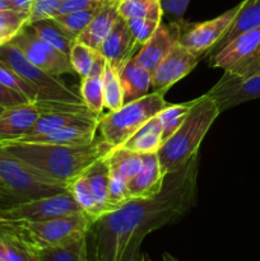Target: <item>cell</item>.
<instances>
[{"mask_svg":"<svg viewBox=\"0 0 260 261\" xmlns=\"http://www.w3.org/2000/svg\"><path fill=\"white\" fill-rule=\"evenodd\" d=\"M199 154L167 173L162 190L153 198L132 199L121 208L99 217L89 229L91 261H119L133 239H145L155 229L183 218L196 203Z\"/></svg>","mask_w":260,"mask_h":261,"instance_id":"6da1fadb","label":"cell"},{"mask_svg":"<svg viewBox=\"0 0 260 261\" xmlns=\"http://www.w3.org/2000/svg\"><path fill=\"white\" fill-rule=\"evenodd\" d=\"M0 148L35 170L65 184L114 149L102 138L87 145H54L10 140L0 142Z\"/></svg>","mask_w":260,"mask_h":261,"instance_id":"7a4b0ae2","label":"cell"},{"mask_svg":"<svg viewBox=\"0 0 260 261\" xmlns=\"http://www.w3.org/2000/svg\"><path fill=\"white\" fill-rule=\"evenodd\" d=\"M219 114L218 106L206 93L194 99L183 124L158 150L165 175L180 170L194 155L199 154V147Z\"/></svg>","mask_w":260,"mask_h":261,"instance_id":"3957f363","label":"cell"},{"mask_svg":"<svg viewBox=\"0 0 260 261\" xmlns=\"http://www.w3.org/2000/svg\"><path fill=\"white\" fill-rule=\"evenodd\" d=\"M93 223L87 213L75 212L41 222L0 221V232L37 254L40 250L63 246L88 236Z\"/></svg>","mask_w":260,"mask_h":261,"instance_id":"277c9868","label":"cell"},{"mask_svg":"<svg viewBox=\"0 0 260 261\" xmlns=\"http://www.w3.org/2000/svg\"><path fill=\"white\" fill-rule=\"evenodd\" d=\"M167 105L165 94L157 92H149L142 98L124 103L116 111L99 117L101 138L112 148L120 147Z\"/></svg>","mask_w":260,"mask_h":261,"instance_id":"5b68a950","label":"cell"},{"mask_svg":"<svg viewBox=\"0 0 260 261\" xmlns=\"http://www.w3.org/2000/svg\"><path fill=\"white\" fill-rule=\"evenodd\" d=\"M0 181L15 203L68 191V184L46 176L0 148Z\"/></svg>","mask_w":260,"mask_h":261,"instance_id":"8992f818","label":"cell"},{"mask_svg":"<svg viewBox=\"0 0 260 261\" xmlns=\"http://www.w3.org/2000/svg\"><path fill=\"white\" fill-rule=\"evenodd\" d=\"M0 60L12 66L19 75L32 83L40 92V103L81 105L82 97L68 88L58 76L37 68L23 56L13 43L0 46Z\"/></svg>","mask_w":260,"mask_h":261,"instance_id":"52a82bcc","label":"cell"},{"mask_svg":"<svg viewBox=\"0 0 260 261\" xmlns=\"http://www.w3.org/2000/svg\"><path fill=\"white\" fill-rule=\"evenodd\" d=\"M211 66L221 68L232 78H246L260 73V27L235 37L211 55Z\"/></svg>","mask_w":260,"mask_h":261,"instance_id":"ba28073f","label":"cell"},{"mask_svg":"<svg viewBox=\"0 0 260 261\" xmlns=\"http://www.w3.org/2000/svg\"><path fill=\"white\" fill-rule=\"evenodd\" d=\"M75 212L83 211L68 190L53 196L0 206V221L41 222L75 213Z\"/></svg>","mask_w":260,"mask_h":261,"instance_id":"9c48e42d","label":"cell"},{"mask_svg":"<svg viewBox=\"0 0 260 261\" xmlns=\"http://www.w3.org/2000/svg\"><path fill=\"white\" fill-rule=\"evenodd\" d=\"M53 110L61 111H91L84 103L81 105H48L40 102H25L8 107L0 114V142L18 140L25 137L41 114Z\"/></svg>","mask_w":260,"mask_h":261,"instance_id":"30bf717a","label":"cell"},{"mask_svg":"<svg viewBox=\"0 0 260 261\" xmlns=\"http://www.w3.org/2000/svg\"><path fill=\"white\" fill-rule=\"evenodd\" d=\"M10 43H13L30 63L51 75L59 76L73 71L69 56L36 35L30 25L23 28Z\"/></svg>","mask_w":260,"mask_h":261,"instance_id":"8fae6325","label":"cell"},{"mask_svg":"<svg viewBox=\"0 0 260 261\" xmlns=\"http://www.w3.org/2000/svg\"><path fill=\"white\" fill-rule=\"evenodd\" d=\"M241 7L242 2L211 20L194 23V24L188 23L180 40H178V43L190 50L191 53L201 55L203 58L209 56L214 46L219 42V40L231 27L232 22L236 18Z\"/></svg>","mask_w":260,"mask_h":261,"instance_id":"7c38bea8","label":"cell"},{"mask_svg":"<svg viewBox=\"0 0 260 261\" xmlns=\"http://www.w3.org/2000/svg\"><path fill=\"white\" fill-rule=\"evenodd\" d=\"M203 56L176 43L152 74L153 92L165 94L173 84L193 71Z\"/></svg>","mask_w":260,"mask_h":261,"instance_id":"4fadbf2b","label":"cell"},{"mask_svg":"<svg viewBox=\"0 0 260 261\" xmlns=\"http://www.w3.org/2000/svg\"><path fill=\"white\" fill-rule=\"evenodd\" d=\"M206 94L216 102L221 112L257 99L260 98V73L240 79L223 74Z\"/></svg>","mask_w":260,"mask_h":261,"instance_id":"5bb4252c","label":"cell"},{"mask_svg":"<svg viewBox=\"0 0 260 261\" xmlns=\"http://www.w3.org/2000/svg\"><path fill=\"white\" fill-rule=\"evenodd\" d=\"M186 25L188 23L184 19L173 20L167 24L161 23L152 37L139 48V51L133 56V59L139 65L147 69L150 74H153L161 61L170 53L171 48L178 42Z\"/></svg>","mask_w":260,"mask_h":261,"instance_id":"9a60e30c","label":"cell"},{"mask_svg":"<svg viewBox=\"0 0 260 261\" xmlns=\"http://www.w3.org/2000/svg\"><path fill=\"white\" fill-rule=\"evenodd\" d=\"M98 53L106 59L107 63L119 73L127 61L138 53V47L134 42L132 33L127 28L126 20L119 17L114 27L105 37Z\"/></svg>","mask_w":260,"mask_h":261,"instance_id":"2e32d148","label":"cell"},{"mask_svg":"<svg viewBox=\"0 0 260 261\" xmlns=\"http://www.w3.org/2000/svg\"><path fill=\"white\" fill-rule=\"evenodd\" d=\"M165 177L158 153L143 154L142 168L132 180L127 181L130 196L133 199H148L158 195L162 190Z\"/></svg>","mask_w":260,"mask_h":261,"instance_id":"e0dca14e","label":"cell"},{"mask_svg":"<svg viewBox=\"0 0 260 261\" xmlns=\"http://www.w3.org/2000/svg\"><path fill=\"white\" fill-rule=\"evenodd\" d=\"M97 130H98V124L74 125V126L41 133V134L25 135L18 140L54 145H87L96 139Z\"/></svg>","mask_w":260,"mask_h":261,"instance_id":"ac0fdd59","label":"cell"},{"mask_svg":"<svg viewBox=\"0 0 260 261\" xmlns=\"http://www.w3.org/2000/svg\"><path fill=\"white\" fill-rule=\"evenodd\" d=\"M101 115H96L92 111H53L43 112L40 115L36 124L27 135L41 134L51 130L63 129L74 125H93L98 124Z\"/></svg>","mask_w":260,"mask_h":261,"instance_id":"d6986e66","label":"cell"},{"mask_svg":"<svg viewBox=\"0 0 260 261\" xmlns=\"http://www.w3.org/2000/svg\"><path fill=\"white\" fill-rule=\"evenodd\" d=\"M119 17L117 3H103L102 7L97 10L88 27L79 35L76 41L93 48L94 51H98L105 37L109 35Z\"/></svg>","mask_w":260,"mask_h":261,"instance_id":"ffe728a7","label":"cell"},{"mask_svg":"<svg viewBox=\"0 0 260 261\" xmlns=\"http://www.w3.org/2000/svg\"><path fill=\"white\" fill-rule=\"evenodd\" d=\"M119 78L124 91V103L147 96L152 87V74L133 58L119 71Z\"/></svg>","mask_w":260,"mask_h":261,"instance_id":"44dd1931","label":"cell"},{"mask_svg":"<svg viewBox=\"0 0 260 261\" xmlns=\"http://www.w3.org/2000/svg\"><path fill=\"white\" fill-rule=\"evenodd\" d=\"M256 27H260V0H244L241 9L237 13L231 27L219 40V42L214 46L209 55L221 50L241 33Z\"/></svg>","mask_w":260,"mask_h":261,"instance_id":"7402d4cb","label":"cell"},{"mask_svg":"<svg viewBox=\"0 0 260 261\" xmlns=\"http://www.w3.org/2000/svg\"><path fill=\"white\" fill-rule=\"evenodd\" d=\"M84 175L88 178L89 185L93 191L96 199L98 218L107 213H111V206L109 203V182H110V167L107 165L106 158L96 161L93 165L89 166ZM97 221V219H96Z\"/></svg>","mask_w":260,"mask_h":261,"instance_id":"603a6c76","label":"cell"},{"mask_svg":"<svg viewBox=\"0 0 260 261\" xmlns=\"http://www.w3.org/2000/svg\"><path fill=\"white\" fill-rule=\"evenodd\" d=\"M162 144V127L157 117L154 116L120 147H124L139 154H148V153H158Z\"/></svg>","mask_w":260,"mask_h":261,"instance_id":"cb8c5ba5","label":"cell"},{"mask_svg":"<svg viewBox=\"0 0 260 261\" xmlns=\"http://www.w3.org/2000/svg\"><path fill=\"white\" fill-rule=\"evenodd\" d=\"M105 158L110 171L119 175L125 181L132 180L143 166V154L133 152L124 147L114 148Z\"/></svg>","mask_w":260,"mask_h":261,"instance_id":"d4e9b609","label":"cell"},{"mask_svg":"<svg viewBox=\"0 0 260 261\" xmlns=\"http://www.w3.org/2000/svg\"><path fill=\"white\" fill-rule=\"evenodd\" d=\"M37 261H91L88 236H83L70 244L37 251Z\"/></svg>","mask_w":260,"mask_h":261,"instance_id":"484cf974","label":"cell"},{"mask_svg":"<svg viewBox=\"0 0 260 261\" xmlns=\"http://www.w3.org/2000/svg\"><path fill=\"white\" fill-rule=\"evenodd\" d=\"M30 27L42 40H45L46 42H48L51 46H54V47L58 48L59 51H61V53L68 56L70 54L74 42L76 41L69 35H66L53 18L37 20V22L30 24Z\"/></svg>","mask_w":260,"mask_h":261,"instance_id":"4316f807","label":"cell"},{"mask_svg":"<svg viewBox=\"0 0 260 261\" xmlns=\"http://www.w3.org/2000/svg\"><path fill=\"white\" fill-rule=\"evenodd\" d=\"M117 12L124 19L134 18H152L162 20V5L152 0H120L117 3Z\"/></svg>","mask_w":260,"mask_h":261,"instance_id":"83f0119b","label":"cell"},{"mask_svg":"<svg viewBox=\"0 0 260 261\" xmlns=\"http://www.w3.org/2000/svg\"><path fill=\"white\" fill-rule=\"evenodd\" d=\"M68 190L84 213L88 214L93 221L98 219L96 199H94L93 191H92L88 178L86 177L84 172L69 181Z\"/></svg>","mask_w":260,"mask_h":261,"instance_id":"f1b7e54d","label":"cell"},{"mask_svg":"<svg viewBox=\"0 0 260 261\" xmlns=\"http://www.w3.org/2000/svg\"><path fill=\"white\" fill-rule=\"evenodd\" d=\"M193 103L194 99L177 105L168 103L162 111H160L155 115V117H157L158 121H160L161 127H162L163 142H166L171 135L175 134L176 130L180 127V125L183 124V121L185 120L188 112L190 111Z\"/></svg>","mask_w":260,"mask_h":261,"instance_id":"f546056e","label":"cell"},{"mask_svg":"<svg viewBox=\"0 0 260 261\" xmlns=\"http://www.w3.org/2000/svg\"><path fill=\"white\" fill-rule=\"evenodd\" d=\"M79 92L84 105L96 115H101L105 109L103 75H88L82 78Z\"/></svg>","mask_w":260,"mask_h":261,"instance_id":"4dcf8cb0","label":"cell"},{"mask_svg":"<svg viewBox=\"0 0 260 261\" xmlns=\"http://www.w3.org/2000/svg\"><path fill=\"white\" fill-rule=\"evenodd\" d=\"M0 83L18 92L30 102H40V92L32 83L23 78L12 66L0 60Z\"/></svg>","mask_w":260,"mask_h":261,"instance_id":"1f68e13d","label":"cell"},{"mask_svg":"<svg viewBox=\"0 0 260 261\" xmlns=\"http://www.w3.org/2000/svg\"><path fill=\"white\" fill-rule=\"evenodd\" d=\"M99 8L66 13V14L56 15L53 19L60 25V28L66 33V35H69L71 38L76 40V38L79 37V35L88 27V24L91 23V20L93 19V17L96 15L97 10H98Z\"/></svg>","mask_w":260,"mask_h":261,"instance_id":"d6a6232c","label":"cell"},{"mask_svg":"<svg viewBox=\"0 0 260 261\" xmlns=\"http://www.w3.org/2000/svg\"><path fill=\"white\" fill-rule=\"evenodd\" d=\"M28 13L14 9L0 10V46L12 42L13 38L28 25Z\"/></svg>","mask_w":260,"mask_h":261,"instance_id":"836d02e7","label":"cell"},{"mask_svg":"<svg viewBox=\"0 0 260 261\" xmlns=\"http://www.w3.org/2000/svg\"><path fill=\"white\" fill-rule=\"evenodd\" d=\"M103 94L105 107L109 111H116L124 105V91L119 73L109 63H106L103 71Z\"/></svg>","mask_w":260,"mask_h":261,"instance_id":"e575fe53","label":"cell"},{"mask_svg":"<svg viewBox=\"0 0 260 261\" xmlns=\"http://www.w3.org/2000/svg\"><path fill=\"white\" fill-rule=\"evenodd\" d=\"M97 54L98 51H94L93 48L88 47L84 43L75 41L69 54V60H70L73 71H75L82 78L88 76L91 74Z\"/></svg>","mask_w":260,"mask_h":261,"instance_id":"d590c367","label":"cell"},{"mask_svg":"<svg viewBox=\"0 0 260 261\" xmlns=\"http://www.w3.org/2000/svg\"><path fill=\"white\" fill-rule=\"evenodd\" d=\"M125 20H126L127 28H129L130 33H132L133 38H134L138 51L152 37V35L155 32L158 25L162 23V20L152 19V18H134V19Z\"/></svg>","mask_w":260,"mask_h":261,"instance_id":"8d00e7d4","label":"cell"},{"mask_svg":"<svg viewBox=\"0 0 260 261\" xmlns=\"http://www.w3.org/2000/svg\"><path fill=\"white\" fill-rule=\"evenodd\" d=\"M129 189H127V181L120 177L116 173L110 171V182H109V203L111 211L121 208L122 205L132 200Z\"/></svg>","mask_w":260,"mask_h":261,"instance_id":"74e56055","label":"cell"},{"mask_svg":"<svg viewBox=\"0 0 260 261\" xmlns=\"http://www.w3.org/2000/svg\"><path fill=\"white\" fill-rule=\"evenodd\" d=\"M65 0H36L31 8L28 25L41 19L54 18Z\"/></svg>","mask_w":260,"mask_h":261,"instance_id":"f35d334b","label":"cell"},{"mask_svg":"<svg viewBox=\"0 0 260 261\" xmlns=\"http://www.w3.org/2000/svg\"><path fill=\"white\" fill-rule=\"evenodd\" d=\"M103 0H65L59 8L56 15L66 14V13L79 12V10H87V9H94V8H99L103 4ZM55 15V17H56Z\"/></svg>","mask_w":260,"mask_h":261,"instance_id":"ab89813d","label":"cell"},{"mask_svg":"<svg viewBox=\"0 0 260 261\" xmlns=\"http://www.w3.org/2000/svg\"><path fill=\"white\" fill-rule=\"evenodd\" d=\"M190 0H161L163 14H168L176 20H183Z\"/></svg>","mask_w":260,"mask_h":261,"instance_id":"60d3db41","label":"cell"},{"mask_svg":"<svg viewBox=\"0 0 260 261\" xmlns=\"http://www.w3.org/2000/svg\"><path fill=\"white\" fill-rule=\"evenodd\" d=\"M25 102L30 101L24 96L0 83V106L8 109V107L17 106V105L25 103Z\"/></svg>","mask_w":260,"mask_h":261,"instance_id":"b9f144b4","label":"cell"},{"mask_svg":"<svg viewBox=\"0 0 260 261\" xmlns=\"http://www.w3.org/2000/svg\"><path fill=\"white\" fill-rule=\"evenodd\" d=\"M142 242L143 239H139V237L133 239L124 250L119 261H143V252L140 250Z\"/></svg>","mask_w":260,"mask_h":261,"instance_id":"7bdbcfd3","label":"cell"},{"mask_svg":"<svg viewBox=\"0 0 260 261\" xmlns=\"http://www.w3.org/2000/svg\"><path fill=\"white\" fill-rule=\"evenodd\" d=\"M10 4V8L14 10H18V12L28 13L30 14L31 8H32L33 3L36 0H8Z\"/></svg>","mask_w":260,"mask_h":261,"instance_id":"ee69618b","label":"cell"},{"mask_svg":"<svg viewBox=\"0 0 260 261\" xmlns=\"http://www.w3.org/2000/svg\"><path fill=\"white\" fill-rule=\"evenodd\" d=\"M0 200L7 201V200H13L12 195L9 194V191L5 189V186L3 185L2 181H0Z\"/></svg>","mask_w":260,"mask_h":261,"instance_id":"f6af8a7d","label":"cell"},{"mask_svg":"<svg viewBox=\"0 0 260 261\" xmlns=\"http://www.w3.org/2000/svg\"><path fill=\"white\" fill-rule=\"evenodd\" d=\"M162 261H180V260L176 259L175 256H172V255L168 254V252H163V255H162Z\"/></svg>","mask_w":260,"mask_h":261,"instance_id":"bcb514c9","label":"cell"},{"mask_svg":"<svg viewBox=\"0 0 260 261\" xmlns=\"http://www.w3.org/2000/svg\"><path fill=\"white\" fill-rule=\"evenodd\" d=\"M2 9H12L8 0H0V10Z\"/></svg>","mask_w":260,"mask_h":261,"instance_id":"7dc6e473","label":"cell"},{"mask_svg":"<svg viewBox=\"0 0 260 261\" xmlns=\"http://www.w3.org/2000/svg\"><path fill=\"white\" fill-rule=\"evenodd\" d=\"M143 261H152V259L149 257V255L145 254V252H143Z\"/></svg>","mask_w":260,"mask_h":261,"instance_id":"c3c4849f","label":"cell"},{"mask_svg":"<svg viewBox=\"0 0 260 261\" xmlns=\"http://www.w3.org/2000/svg\"><path fill=\"white\" fill-rule=\"evenodd\" d=\"M105 3H119L120 0H103Z\"/></svg>","mask_w":260,"mask_h":261,"instance_id":"681fc988","label":"cell"},{"mask_svg":"<svg viewBox=\"0 0 260 261\" xmlns=\"http://www.w3.org/2000/svg\"><path fill=\"white\" fill-rule=\"evenodd\" d=\"M4 110H5V109H4V107H2V106H0V114H2V112H3V111H4Z\"/></svg>","mask_w":260,"mask_h":261,"instance_id":"f907efd6","label":"cell"},{"mask_svg":"<svg viewBox=\"0 0 260 261\" xmlns=\"http://www.w3.org/2000/svg\"><path fill=\"white\" fill-rule=\"evenodd\" d=\"M0 261H7V260H5L4 257H2V256H0Z\"/></svg>","mask_w":260,"mask_h":261,"instance_id":"816d5d0a","label":"cell"},{"mask_svg":"<svg viewBox=\"0 0 260 261\" xmlns=\"http://www.w3.org/2000/svg\"><path fill=\"white\" fill-rule=\"evenodd\" d=\"M152 2H158V3H161V0H152Z\"/></svg>","mask_w":260,"mask_h":261,"instance_id":"f5cc1de1","label":"cell"}]
</instances>
